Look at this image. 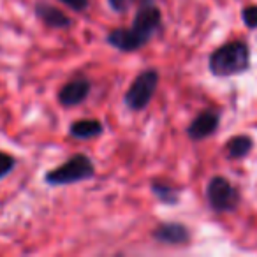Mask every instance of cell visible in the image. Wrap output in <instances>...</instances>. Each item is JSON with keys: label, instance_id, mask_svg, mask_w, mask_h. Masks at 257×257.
Returning <instances> with one entry per match:
<instances>
[{"label": "cell", "instance_id": "6da1fadb", "mask_svg": "<svg viewBox=\"0 0 257 257\" xmlns=\"http://www.w3.org/2000/svg\"><path fill=\"white\" fill-rule=\"evenodd\" d=\"M162 29V13L154 0H145L138 4L134 22L127 29H114L106 36L111 48L123 53H133L145 48L155 34Z\"/></svg>", "mask_w": 257, "mask_h": 257}, {"label": "cell", "instance_id": "7a4b0ae2", "mask_svg": "<svg viewBox=\"0 0 257 257\" xmlns=\"http://www.w3.org/2000/svg\"><path fill=\"white\" fill-rule=\"evenodd\" d=\"M250 69V48L245 41H229L211 51L208 71L217 78L243 74Z\"/></svg>", "mask_w": 257, "mask_h": 257}, {"label": "cell", "instance_id": "3957f363", "mask_svg": "<svg viewBox=\"0 0 257 257\" xmlns=\"http://www.w3.org/2000/svg\"><path fill=\"white\" fill-rule=\"evenodd\" d=\"M95 176V164L86 154H74L67 162L50 169L44 175V183L50 187H67L79 182H86Z\"/></svg>", "mask_w": 257, "mask_h": 257}, {"label": "cell", "instance_id": "277c9868", "mask_svg": "<svg viewBox=\"0 0 257 257\" xmlns=\"http://www.w3.org/2000/svg\"><path fill=\"white\" fill-rule=\"evenodd\" d=\"M159 81H161V74L157 69H147L141 71L136 76L131 86L127 88L123 95L125 106L131 111H143L152 102L155 92H157Z\"/></svg>", "mask_w": 257, "mask_h": 257}, {"label": "cell", "instance_id": "5b68a950", "mask_svg": "<svg viewBox=\"0 0 257 257\" xmlns=\"http://www.w3.org/2000/svg\"><path fill=\"white\" fill-rule=\"evenodd\" d=\"M206 199L211 211L217 215L232 213L241 203V192L224 176H213L206 185Z\"/></svg>", "mask_w": 257, "mask_h": 257}, {"label": "cell", "instance_id": "8992f818", "mask_svg": "<svg viewBox=\"0 0 257 257\" xmlns=\"http://www.w3.org/2000/svg\"><path fill=\"white\" fill-rule=\"evenodd\" d=\"M220 127V113L217 109H204L187 127V136L192 141H203L211 138Z\"/></svg>", "mask_w": 257, "mask_h": 257}, {"label": "cell", "instance_id": "52a82bcc", "mask_svg": "<svg viewBox=\"0 0 257 257\" xmlns=\"http://www.w3.org/2000/svg\"><path fill=\"white\" fill-rule=\"evenodd\" d=\"M190 229L182 222H161L152 231V238L161 245L178 246L190 241Z\"/></svg>", "mask_w": 257, "mask_h": 257}, {"label": "cell", "instance_id": "ba28073f", "mask_svg": "<svg viewBox=\"0 0 257 257\" xmlns=\"http://www.w3.org/2000/svg\"><path fill=\"white\" fill-rule=\"evenodd\" d=\"M90 92H92V81L86 76H78L58 90V102L65 107L78 106L88 99Z\"/></svg>", "mask_w": 257, "mask_h": 257}, {"label": "cell", "instance_id": "9c48e42d", "mask_svg": "<svg viewBox=\"0 0 257 257\" xmlns=\"http://www.w3.org/2000/svg\"><path fill=\"white\" fill-rule=\"evenodd\" d=\"M34 13H36V16L48 29L65 30L72 27V20L62 9L55 8L51 4H46V2H37L36 8H34Z\"/></svg>", "mask_w": 257, "mask_h": 257}, {"label": "cell", "instance_id": "30bf717a", "mask_svg": "<svg viewBox=\"0 0 257 257\" xmlns=\"http://www.w3.org/2000/svg\"><path fill=\"white\" fill-rule=\"evenodd\" d=\"M104 133V125L102 121L95 120V118H85V120H76L69 125V134H71L74 140H92L97 138Z\"/></svg>", "mask_w": 257, "mask_h": 257}, {"label": "cell", "instance_id": "8fae6325", "mask_svg": "<svg viewBox=\"0 0 257 257\" xmlns=\"http://www.w3.org/2000/svg\"><path fill=\"white\" fill-rule=\"evenodd\" d=\"M252 150H253V140L250 136H246V134L234 136L225 143V154L232 161L248 157Z\"/></svg>", "mask_w": 257, "mask_h": 257}, {"label": "cell", "instance_id": "7c38bea8", "mask_svg": "<svg viewBox=\"0 0 257 257\" xmlns=\"http://www.w3.org/2000/svg\"><path fill=\"white\" fill-rule=\"evenodd\" d=\"M152 194L155 196V199L162 204H168V206H173V204L180 203V192L176 187L169 185V183L164 182H152Z\"/></svg>", "mask_w": 257, "mask_h": 257}, {"label": "cell", "instance_id": "4fadbf2b", "mask_svg": "<svg viewBox=\"0 0 257 257\" xmlns=\"http://www.w3.org/2000/svg\"><path fill=\"white\" fill-rule=\"evenodd\" d=\"M16 164H18V161H16L15 155L0 152V180L6 178L9 173H13V169L16 168Z\"/></svg>", "mask_w": 257, "mask_h": 257}, {"label": "cell", "instance_id": "5bb4252c", "mask_svg": "<svg viewBox=\"0 0 257 257\" xmlns=\"http://www.w3.org/2000/svg\"><path fill=\"white\" fill-rule=\"evenodd\" d=\"M241 20L246 29H257V6H246L241 9Z\"/></svg>", "mask_w": 257, "mask_h": 257}, {"label": "cell", "instance_id": "9a60e30c", "mask_svg": "<svg viewBox=\"0 0 257 257\" xmlns=\"http://www.w3.org/2000/svg\"><path fill=\"white\" fill-rule=\"evenodd\" d=\"M64 6H67L69 9L76 13H85L90 8V0H58Z\"/></svg>", "mask_w": 257, "mask_h": 257}, {"label": "cell", "instance_id": "2e32d148", "mask_svg": "<svg viewBox=\"0 0 257 257\" xmlns=\"http://www.w3.org/2000/svg\"><path fill=\"white\" fill-rule=\"evenodd\" d=\"M107 4H109V8H111V11H114V13H125L127 11V8H128V0H107Z\"/></svg>", "mask_w": 257, "mask_h": 257}, {"label": "cell", "instance_id": "e0dca14e", "mask_svg": "<svg viewBox=\"0 0 257 257\" xmlns=\"http://www.w3.org/2000/svg\"><path fill=\"white\" fill-rule=\"evenodd\" d=\"M128 2H136V4H141V2H145V0H128Z\"/></svg>", "mask_w": 257, "mask_h": 257}]
</instances>
